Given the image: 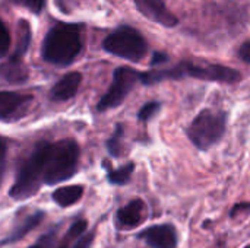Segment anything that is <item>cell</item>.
I'll use <instances>...</instances> for the list:
<instances>
[{"instance_id":"1","label":"cell","mask_w":250,"mask_h":248,"mask_svg":"<svg viewBox=\"0 0 250 248\" xmlns=\"http://www.w3.org/2000/svg\"><path fill=\"white\" fill-rule=\"evenodd\" d=\"M82 51L81 23H56L44 37L41 45L42 58L56 66L70 64Z\"/></svg>"},{"instance_id":"2","label":"cell","mask_w":250,"mask_h":248,"mask_svg":"<svg viewBox=\"0 0 250 248\" xmlns=\"http://www.w3.org/2000/svg\"><path fill=\"white\" fill-rule=\"evenodd\" d=\"M185 76L209 80V82H221V83H236L242 79V75L236 69L223 64L202 66V64H193L190 61H182L170 69L141 73V82L144 85H154L168 79H182Z\"/></svg>"},{"instance_id":"3","label":"cell","mask_w":250,"mask_h":248,"mask_svg":"<svg viewBox=\"0 0 250 248\" xmlns=\"http://www.w3.org/2000/svg\"><path fill=\"white\" fill-rule=\"evenodd\" d=\"M48 142H40L31 155L21 164L16 180L10 187L9 196L15 200H25L34 196L41 184H44L45 174V158H47Z\"/></svg>"},{"instance_id":"4","label":"cell","mask_w":250,"mask_h":248,"mask_svg":"<svg viewBox=\"0 0 250 248\" xmlns=\"http://www.w3.org/2000/svg\"><path fill=\"white\" fill-rule=\"evenodd\" d=\"M79 153V146L73 139H63L56 143L48 142L44 184L54 186L73 177L78 168Z\"/></svg>"},{"instance_id":"5","label":"cell","mask_w":250,"mask_h":248,"mask_svg":"<svg viewBox=\"0 0 250 248\" xmlns=\"http://www.w3.org/2000/svg\"><path fill=\"white\" fill-rule=\"evenodd\" d=\"M227 127V114L215 110H202L188 127L186 133L190 142L201 151H207L217 145Z\"/></svg>"},{"instance_id":"6","label":"cell","mask_w":250,"mask_h":248,"mask_svg":"<svg viewBox=\"0 0 250 248\" xmlns=\"http://www.w3.org/2000/svg\"><path fill=\"white\" fill-rule=\"evenodd\" d=\"M103 48L117 57L130 60V61H141L146 51L148 44L144 35L132 26L123 25L111 32L103 41Z\"/></svg>"},{"instance_id":"7","label":"cell","mask_w":250,"mask_h":248,"mask_svg":"<svg viewBox=\"0 0 250 248\" xmlns=\"http://www.w3.org/2000/svg\"><path fill=\"white\" fill-rule=\"evenodd\" d=\"M138 80H141V73L138 70L127 66L117 67L113 73V82L108 91L97 104V111L103 113L122 105V102L126 99V96L133 89Z\"/></svg>"},{"instance_id":"8","label":"cell","mask_w":250,"mask_h":248,"mask_svg":"<svg viewBox=\"0 0 250 248\" xmlns=\"http://www.w3.org/2000/svg\"><path fill=\"white\" fill-rule=\"evenodd\" d=\"M32 95L19 94V92H0V118L4 123L16 121L22 118L32 104Z\"/></svg>"},{"instance_id":"9","label":"cell","mask_w":250,"mask_h":248,"mask_svg":"<svg viewBox=\"0 0 250 248\" xmlns=\"http://www.w3.org/2000/svg\"><path fill=\"white\" fill-rule=\"evenodd\" d=\"M136 9L149 20L160 23L166 28H173L179 23V19L167 9L164 0H133Z\"/></svg>"},{"instance_id":"10","label":"cell","mask_w":250,"mask_h":248,"mask_svg":"<svg viewBox=\"0 0 250 248\" xmlns=\"http://www.w3.org/2000/svg\"><path fill=\"white\" fill-rule=\"evenodd\" d=\"M149 247L152 248H176L177 247V235L176 229L171 225H154L146 228L139 234Z\"/></svg>"},{"instance_id":"11","label":"cell","mask_w":250,"mask_h":248,"mask_svg":"<svg viewBox=\"0 0 250 248\" xmlns=\"http://www.w3.org/2000/svg\"><path fill=\"white\" fill-rule=\"evenodd\" d=\"M82 82V76L79 72H70L64 75L60 80L56 82V85L50 91V99L54 102H63L70 98H73L79 89V85Z\"/></svg>"},{"instance_id":"12","label":"cell","mask_w":250,"mask_h":248,"mask_svg":"<svg viewBox=\"0 0 250 248\" xmlns=\"http://www.w3.org/2000/svg\"><path fill=\"white\" fill-rule=\"evenodd\" d=\"M145 213H146V206L141 199L132 200L129 205H126L125 208L117 210V222L122 227H127V228H135L138 225H141L145 219Z\"/></svg>"},{"instance_id":"13","label":"cell","mask_w":250,"mask_h":248,"mask_svg":"<svg viewBox=\"0 0 250 248\" xmlns=\"http://www.w3.org/2000/svg\"><path fill=\"white\" fill-rule=\"evenodd\" d=\"M29 42H31V28H29V23L26 20H19L18 22V28H16V44H15V48L9 57V60H16L19 61L28 47H29Z\"/></svg>"},{"instance_id":"14","label":"cell","mask_w":250,"mask_h":248,"mask_svg":"<svg viewBox=\"0 0 250 248\" xmlns=\"http://www.w3.org/2000/svg\"><path fill=\"white\" fill-rule=\"evenodd\" d=\"M1 79L7 83H23L28 79V70L22 64V61L16 60H7L1 66Z\"/></svg>"},{"instance_id":"15","label":"cell","mask_w":250,"mask_h":248,"mask_svg":"<svg viewBox=\"0 0 250 248\" xmlns=\"http://www.w3.org/2000/svg\"><path fill=\"white\" fill-rule=\"evenodd\" d=\"M83 194V187L82 186H66V187H60L53 193V200L62 206V208H67L75 205L76 202L81 200Z\"/></svg>"},{"instance_id":"16","label":"cell","mask_w":250,"mask_h":248,"mask_svg":"<svg viewBox=\"0 0 250 248\" xmlns=\"http://www.w3.org/2000/svg\"><path fill=\"white\" fill-rule=\"evenodd\" d=\"M42 216H44V213L42 212H37V213H34V215H31V216H28L18 228H15L13 229V232L7 237V238H4V241H3V244H9V243H16V241H19L22 237H25L32 228H35L40 222H41V219H42Z\"/></svg>"},{"instance_id":"17","label":"cell","mask_w":250,"mask_h":248,"mask_svg":"<svg viewBox=\"0 0 250 248\" xmlns=\"http://www.w3.org/2000/svg\"><path fill=\"white\" fill-rule=\"evenodd\" d=\"M107 165H104V168H105ZM108 168V174H107V178H108V181L111 183V184H117V186H123V184H126L129 180H130V177H132V174H133V170H135V164L133 162H129V164H126V165H123V167H120V168H117V170H110V167H107Z\"/></svg>"},{"instance_id":"18","label":"cell","mask_w":250,"mask_h":248,"mask_svg":"<svg viewBox=\"0 0 250 248\" xmlns=\"http://www.w3.org/2000/svg\"><path fill=\"white\" fill-rule=\"evenodd\" d=\"M122 137H123V124L116 126L114 134L107 140V151L111 156H122L123 148H122Z\"/></svg>"},{"instance_id":"19","label":"cell","mask_w":250,"mask_h":248,"mask_svg":"<svg viewBox=\"0 0 250 248\" xmlns=\"http://www.w3.org/2000/svg\"><path fill=\"white\" fill-rule=\"evenodd\" d=\"M86 227H88L86 221H83V219L76 221V222L70 227V229L67 231V234L64 235V238L62 240V244L59 246V248H70L69 247V246H70V241H73L75 238H79V237L85 232Z\"/></svg>"},{"instance_id":"20","label":"cell","mask_w":250,"mask_h":248,"mask_svg":"<svg viewBox=\"0 0 250 248\" xmlns=\"http://www.w3.org/2000/svg\"><path fill=\"white\" fill-rule=\"evenodd\" d=\"M161 110V102L160 101H151L146 102L138 113V120L142 123H146L148 120H151L158 111Z\"/></svg>"},{"instance_id":"21","label":"cell","mask_w":250,"mask_h":248,"mask_svg":"<svg viewBox=\"0 0 250 248\" xmlns=\"http://www.w3.org/2000/svg\"><path fill=\"white\" fill-rule=\"evenodd\" d=\"M9 1L13 3V4H18L21 7H25L29 12L37 13V15L42 10L44 3H45V0H9Z\"/></svg>"},{"instance_id":"22","label":"cell","mask_w":250,"mask_h":248,"mask_svg":"<svg viewBox=\"0 0 250 248\" xmlns=\"http://www.w3.org/2000/svg\"><path fill=\"white\" fill-rule=\"evenodd\" d=\"M10 47V32L6 26V23H1V45H0V54L4 57Z\"/></svg>"},{"instance_id":"23","label":"cell","mask_w":250,"mask_h":248,"mask_svg":"<svg viewBox=\"0 0 250 248\" xmlns=\"http://www.w3.org/2000/svg\"><path fill=\"white\" fill-rule=\"evenodd\" d=\"M92 240H94V234H88L85 237H81L78 240V243L72 248H89L92 244Z\"/></svg>"},{"instance_id":"24","label":"cell","mask_w":250,"mask_h":248,"mask_svg":"<svg viewBox=\"0 0 250 248\" xmlns=\"http://www.w3.org/2000/svg\"><path fill=\"white\" fill-rule=\"evenodd\" d=\"M239 57H240L245 63H249L250 64V41L249 42H245V44L239 48Z\"/></svg>"},{"instance_id":"25","label":"cell","mask_w":250,"mask_h":248,"mask_svg":"<svg viewBox=\"0 0 250 248\" xmlns=\"http://www.w3.org/2000/svg\"><path fill=\"white\" fill-rule=\"evenodd\" d=\"M168 60V56L166 53H160V51H155L152 54V60H151V66H158V64H163Z\"/></svg>"},{"instance_id":"26","label":"cell","mask_w":250,"mask_h":248,"mask_svg":"<svg viewBox=\"0 0 250 248\" xmlns=\"http://www.w3.org/2000/svg\"><path fill=\"white\" fill-rule=\"evenodd\" d=\"M31 248H42V247H40V246H35V247H31Z\"/></svg>"},{"instance_id":"27","label":"cell","mask_w":250,"mask_h":248,"mask_svg":"<svg viewBox=\"0 0 250 248\" xmlns=\"http://www.w3.org/2000/svg\"><path fill=\"white\" fill-rule=\"evenodd\" d=\"M246 248H250V246H248V247H246Z\"/></svg>"}]
</instances>
